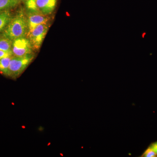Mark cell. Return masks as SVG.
Segmentation results:
<instances>
[{
	"mask_svg": "<svg viewBox=\"0 0 157 157\" xmlns=\"http://www.w3.org/2000/svg\"><path fill=\"white\" fill-rule=\"evenodd\" d=\"M20 1H25L26 0H19Z\"/></svg>",
	"mask_w": 157,
	"mask_h": 157,
	"instance_id": "15",
	"label": "cell"
},
{
	"mask_svg": "<svg viewBox=\"0 0 157 157\" xmlns=\"http://www.w3.org/2000/svg\"><path fill=\"white\" fill-rule=\"evenodd\" d=\"M13 56L0 59V72L7 76L9 73L10 62Z\"/></svg>",
	"mask_w": 157,
	"mask_h": 157,
	"instance_id": "9",
	"label": "cell"
},
{
	"mask_svg": "<svg viewBox=\"0 0 157 157\" xmlns=\"http://www.w3.org/2000/svg\"><path fill=\"white\" fill-rule=\"evenodd\" d=\"M34 57V55L32 54L22 57H12L10 63L8 76L13 78H17L33 61Z\"/></svg>",
	"mask_w": 157,
	"mask_h": 157,
	"instance_id": "2",
	"label": "cell"
},
{
	"mask_svg": "<svg viewBox=\"0 0 157 157\" xmlns=\"http://www.w3.org/2000/svg\"><path fill=\"white\" fill-rule=\"evenodd\" d=\"M48 30V25L42 24L37 25L27 33L29 39L33 49L38 50L40 48Z\"/></svg>",
	"mask_w": 157,
	"mask_h": 157,
	"instance_id": "3",
	"label": "cell"
},
{
	"mask_svg": "<svg viewBox=\"0 0 157 157\" xmlns=\"http://www.w3.org/2000/svg\"><path fill=\"white\" fill-rule=\"evenodd\" d=\"M37 1V0H26L25 6L28 9V11H38L36 5Z\"/></svg>",
	"mask_w": 157,
	"mask_h": 157,
	"instance_id": "11",
	"label": "cell"
},
{
	"mask_svg": "<svg viewBox=\"0 0 157 157\" xmlns=\"http://www.w3.org/2000/svg\"><path fill=\"white\" fill-rule=\"evenodd\" d=\"M19 3V0H0V11L14 8Z\"/></svg>",
	"mask_w": 157,
	"mask_h": 157,
	"instance_id": "8",
	"label": "cell"
},
{
	"mask_svg": "<svg viewBox=\"0 0 157 157\" xmlns=\"http://www.w3.org/2000/svg\"><path fill=\"white\" fill-rule=\"evenodd\" d=\"M33 49L29 39L25 37L12 41V52L13 56L22 57L28 55L32 53Z\"/></svg>",
	"mask_w": 157,
	"mask_h": 157,
	"instance_id": "4",
	"label": "cell"
},
{
	"mask_svg": "<svg viewBox=\"0 0 157 157\" xmlns=\"http://www.w3.org/2000/svg\"><path fill=\"white\" fill-rule=\"evenodd\" d=\"M26 15L23 9H20L14 17H12L10 22L1 34V38L13 41L25 37L28 29Z\"/></svg>",
	"mask_w": 157,
	"mask_h": 157,
	"instance_id": "1",
	"label": "cell"
},
{
	"mask_svg": "<svg viewBox=\"0 0 157 157\" xmlns=\"http://www.w3.org/2000/svg\"><path fill=\"white\" fill-rule=\"evenodd\" d=\"M157 156L156 153L154 151L149 147L147 149L146 151L144 152L141 157H155Z\"/></svg>",
	"mask_w": 157,
	"mask_h": 157,
	"instance_id": "12",
	"label": "cell"
},
{
	"mask_svg": "<svg viewBox=\"0 0 157 157\" xmlns=\"http://www.w3.org/2000/svg\"><path fill=\"white\" fill-rule=\"evenodd\" d=\"M26 14L28 23V33L35 28L37 25L47 24L48 18L39 11H28Z\"/></svg>",
	"mask_w": 157,
	"mask_h": 157,
	"instance_id": "5",
	"label": "cell"
},
{
	"mask_svg": "<svg viewBox=\"0 0 157 157\" xmlns=\"http://www.w3.org/2000/svg\"><path fill=\"white\" fill-rule=\"evenodd\" d=\"M12 56H13L12 52H9L0 50V59Z\"/></svg>",
	"mask_w": 157,
	"mask_h": 157,
	"instance_id": "13",
	"label": "cell"
},
{
	"mask_svg": "<svg viewBox=\"0 0 157 157\" xmlns=\"http://www.w3.org/2000/svg\"><path fill=\"white\" fill-rule=\"evenodd\" d=\"M149 147H151L152 149L156 153V154L157 155V141L152 143L150 145Z\"/></svg>",
	"mask_w": 157,
	"mask_h": 157,
	"instance_id": "14",
	"label": "cell"
},
{
	"mask_svg": "<svg viewBox=\"0 0 157 157\" xmlns=\"http://www.w3.org/2000/svg\"><path fill=\"white\" fill-rule=\"evenodd\" d=\"M57 0H37L36 5L38 11L45 15L51 14L56 7Z\"/></svg>",
	"mask_w": 157,
	"mask_h": 157,
	"instance_id": "6",
	"label": "cell"
},
{
	"mask_svg": "<svg viewBox=\"0 0 157 157\" xmlns=\"http://www.w3.org/2000/svg\"><path fill=\"white\" fill-rule=\"evenodd\" d=\"M13 16L9 10L0 11V33H2Z\"/></svg>",
	"mask_w": 157,
	"mask_h": 157,
	"instance_id": "7",
	"label": "cell"
},
{
	"mask_svg": "<svg viewBox=\"0 0 157 157\" xmlns=\"http://www.w3.org/2000/svg\"><path fill=\"white\" fill-rule=\"evenodd\" d=\"M12 40L1 38L0 39V50L12 52Z\"/></svg>",
	"mask_w": 157,
	"mask_h": 157,
	"instance_id": "10",
	"label": "cell"
}]
</instances>
